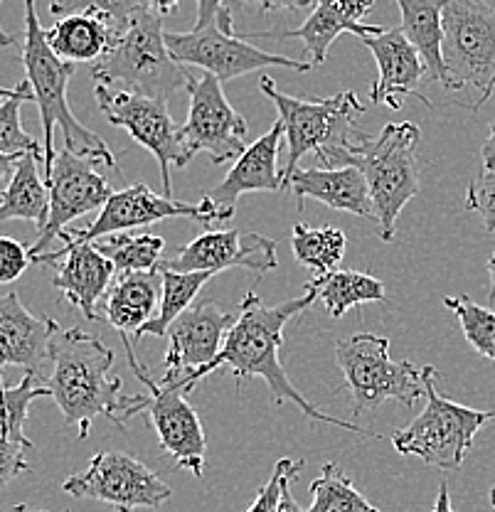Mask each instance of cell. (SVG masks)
<instances>
[{
  "label": "cell",
  "mask_w": 495,
  "mask_h": 512,
  "mask_svg": "<svg viewBox=\"0 0 495 512\" xmlns=\"http://www.w3.org/2000/svg\"><path fill=\"white\" fill-rule=\"evenodd\" d=\"M121 343H124L126 360H129L133 375L148 389V399H151L148 416H151L161 448L173 458L175 466L185 468L195 478H200L202 471H205L207 441L198 412L190 407L188 399L178 387H168V384L153 380L151 372L136 360V350H133L129 335H121Z\"/></svg>",
  "instance_id": "obj_15"
},
{
  "label": "cell",
  "mask_w": 495,
  "mask_h": 512,
  "mask_svg": "<svg viewBox=\"0 0 495 512\" xmlns=\"http://www.w3.org/2000/svg\"><path fill=\"white\" fill-rule=\"evenodd\" d=\"M289 188L296 195L298 212H303L306 197H313L333 210L375 220L370 185L358 168H298Z\"/></svg>",
  "instance_id": "obj_24"
},
{
  "label": "cell",
  "mask_w": 495,
  "mask_h": 512,
  "mask_svg": "<svg viewBox=\"0 0 495 512\" xmlns=\"http://www.w3.org/2000/svg\"><path fill=\"white\" fill-rule=\"evenodd\" d=\"M173 8V0L170 3L143 0L126 35L119 37L106 50V55L92 64L89 74L94 82L163 101H168L178 89L188 87L193 74L173 60L165 42L163 18Z\"/></svg>",
  "instance_id": "obj_5"
},
{
  "label": "cell",
  "mask_w": 495,
  "mask_h": 512,
  "mask_svg": "<svg viewBox=\"0 0 495 512\" xmlns=\"http://www.w3.org/2000/svg\"><path fill=\"white\" fill-rule=\"evenodd\" d=\"M491 505H493V510H495V483H493V488H491Z\"/></svg>",
  "instance_id": "obj_44"
},
{
  "label": "cell",
  "mask_w": 495,
  "mask_h": 512,
  "mask_svg": "<svg viewBox=\"0 0 495 512\" xmlns=\"http://www.w3.org/2000/svg\"><path fill=\"white\" fill-rule=\"evenodd\" d=\"M158 291H163V279L156 274H119L114 286L101 301V313L119 335L136 340L138 330L151 323L153 308L158 303Z\"/></svg>",
  "instance_id": "obj_26"
},
{
  "label": "cell",
  "mask_w": 495,
  "mask_h": 512,
  "mask_svg": "<svg viewBox=\"0 0 495 512\" xmlns=\"http://www.w3.org/2000/svg\"><path fill=\"white\" fill-rule=\"evenodd\" d=\"M444 3L446 0H397L402 13V32L422 55L431 79L449 84L444 62Z\"/></svg>",
  "instance_id": "obj_27"
},
{
  "label": "cell",
  "mask_w": 495,
  "mask_h": 512,
  "mask_svg": "<svg viewBox=\"0 0 495 512\" xmlns=\"http://www.w3.org/2000/svg\"><path fill=\"white\" fill-rule=\"evenodd\" d=\"M5 512H47V510H35V508H30V505L20 503V505H15V508H10V510H5Z\"/></svg>",
  "instance_id": "obj_43"
},
{
  "label": "cell",
  "mask_w": 495,
  "mask_h": 512,
  "mask_svg": "<svg viewBox=\"0 0 495 512\" xmlns=\"http://www.w3.org/2000/svg\"><path fill=\"white\" fill-rule=\"evenodd\" d=\"M3 99V106H0V156L20 158L35 153V156H42V163H45V151L40 148V141L30 136L20 121V106L35 101L33 84L23 79L15 89H5Z\"/></svg>",
  "instance_id": "obj_33"
},
{
  "label": "cell",
  "mask_w": 495,
  "mask_h": 512,
  "mask_svg": "<svg viewBox=\"0 0 495 512\" xmlns=\"http://www.w3.org/2000/svg\"><path fill=\"white\" fill-rule=\"evenodd\" d=\"M286 141V131L281 121H276L262 138L244 151V156L234 160L230 173L222 178L210 192L207 200L232 220L237 200L244 192H281L284 190V170H279V148Z\"/></svg>",
  "instance_id": "obj_20"
},
{
  "label": "cell",
  "mask_w": 495,
  "mask_h": 512,
  "mask_svg": "<svg viewBox=\"0 0 495 512\" xmlns=\"http://www.w3.org/2000/svg\"><path fill=\"white\" fill-rule=\"evenodd\" d=\"M422 131L412 121L387 124L377 136H367L353 148H338L316 158V168H358L370 185L375 222L380 237L392 242L397 232V217L419 192L417 148Z\"/></svg>",
  "instance_id": "obj_4"
},
{
  "label": "cell",
  "mask_w": 495,
  "mask_h": 512,
  "mask_svg": "<svg viewBox=\"0 0 495 512\" xmlns=\"http://www.w3.org/2000/svg\"><path fill=\"white\" fill-rule=\"evenodd\" d=\"M427 407L409 426L399 429L392 446L402 456H417L439 471H459L471 453L476 434L495 419V409H471L436 392L439 372L422 367Z\"/></svg>",
  "instance_id": "obj_8"
},
{
  "label": "cell",
  "mask_w": 495,
  "mask_h": 512,
  "mask_svg": "<svg viewBox=\"0 0 495 512\" xmlns=\"http://www.w3.org/2000/svg\"><path fill=\"white\" fill-rule=\"evenodd\" d=\"M466 210L476 212L483 227L495 234V170H481L466 192Z\"/></svg>",
  "instance_id": "obj_37"
},
{
  "label": "cell",
  "mask_w": 495,
  "mask_h": 512,
  "mask_svg": "<svg viewBox=\"0 0 495 512\" xmlns=\"http://www.w3.org/2000/svg\"><path fill=\"white\" fill-rule=\"evenodd\" d=\"M345 247H348V239H345L343 229L338 227L316 229L298 222L294 227V237H291L294 259L311 271L313 279L338 271V264L345 256Z\"/></svg>",
  "instance_id": "obj_30"
},
{
  "label": "cell",
  "mask_w": 495,
  "mask_h": 512,
  "mask_svg": "<svg viewBox=\"0 0 495 512\" xmlns=\"http://www.w3.org/2000/svg\"><path fill=\"white\" fill-rule=\"evenodd\" d=\"M94 96H97L101 114L109 119V124L126 128L133 141L141 143L156 156L158 165H161L163 195L173 197L170 168L173 165L185 168L193 158L188 156L183 141H180V126L170 116L168 101L121 92V89L104 87V84L94 87Z\"/></svg>",
  "instance_id": "obj_12"
},
{
  "label": "cell",
  "mask_w": 495,
  "mask_h": 512,
  "mask_svg": "<svg viewBox=\"0 0 495 512\" xmlns=\"http://www.w3.org/2000/svg\"><path fill=\"white\" fill-rule=\"evenodd\" d=\"M316 301V293L311 288H303V296L289 298V301L279 303V306H264L262 298L254 291H249L242 298V303H239V320L232 328V333L227 335V343L220 355L198 372H185V375L178 377H161L158 382L168 384V387H178L180 392L188 394L193 392L195 384L205 380L207 375H212L217 367H230L237 389H242L244 380H249V377H262L269 384L271 402L276 407H281L284 402H294L311 421H321V424L345 429L350 434L375 436V439H380V434H372L370 429H363V426L353 424V421L335 419V416L323 414L286 377V370L279 357L281 345H284V328L291 318L301 316Z\"/></svg>",
  "instance_id": "obj_1"
},
{
  "label": "cell",
  "mask_w": 495,
  "mask_h": 512,
  "mask_svg": "<svg viewBox=\"0 0 495 512\" xmlns=\"http://www.w3.org/2000/svg\"><path fill=\"white\" fill-rule=\"evenodd\" d=\"M335 362L353 392L355 416L377 409L387 399L414 407L419 399L427 397L422 370L409 360H392L390 338L372 333L350 335L335 343Z\"/></svg>",
  "instance_id": "obj_9"
},
{
  "label": "cell",
  "mask_w": 495,
  "mask_h": 512,
  "mask_svg": "<svg viewBox=\"0 0 495 512\" xmlns=\"http://www.w3.org/2000/svg\"><path fill=\"white\" fill-rule=\"evenodd\" d=\"M262 92L274 101L286 131L289 156L284 168V188H289L291 175L298 170V160L306 158L308 153L321 158L328 151L353 148L367 136L355 126V116L365 114V106L360 104L355 92H340L328 99H308V96L298 99L276 89L274 79L266 74L262 77Z\"/></svg>",
  "instance_id": "obj_7"
},
{
  "label": "cell",
  "mask_w": 495,
  "mask_h": 512,
  "mask_svg": "<svg viewBox=\"0 0 495 512\" xmlns=\"http://www.w3.org/2000/svg\"><path fill=\"white\" fill-rule=\"evenodd\" d=\"M175 217H183V220H193L200 224L227 222V217L207 197H202L198 205H190V202H178L175 197L158 195L148 185L138 183L114 192L111 200L104 205V210L97 215V220L89 224V227L62 232L60 239L65 242V247L60 252L35 256L33 264L55 266L62 256L72 252L79 244H97L104 242V237H111V234H126L133 232V229L148 227L153 222L175 220Z\"/></svg>",
  "instance_id": "obj_11"
},
{
  "label": "cell",
  "mask_w": 495,
  "mask_h": 512,
  "mask_svg": "<svg viewBox=\"0 0 495 512\" xmlns=\"http://www.w3.org/2000/svg\"><path fill=\"white\" fill-rule=\"evenodd\" d=\"M114 271L116 266L101 256L94 244H79L55 264L52 286L65 301L79 308L84 318L99 320L97 303L104 301L109 288L114 286Z\"/></svg>",
  "instance_id": "obj_22"
},
{
  "label": "cell",
  "mask_w": 495,
  "mask_h": 512,
  "mask_svg": "<svg viewBox=\"0 0 495 512\" xmlns=\"http://www.w3.org/2000/svg\"><path fill=\"white\" fill-rule=\"evenodd\" d=\"M185 89L190 94V109L188 121L180 126V141L188 156L195 158V153L207 151L215 165L242 158L247 151V121L232 109L220 79L207 72L200 77L193 74Z\"/></svg>",
  "instance_id": "obj_14"
},
{
  "label": "cell",
  "mask_w": 495,
  "mask_h": 512,
  "mask_svg": "<svg viewBox=\"0 0 495 512\" xmlns=\"http://www.w3.org/2000/svg\"><path fill=\"white\" fill-rule=\"evenodd\" d=\"M47 397L45 387L33 375H25L23 382L3 389V439H0V478L3 485L30 471L25 461V451H33L35 444L25 436L30 404L35 399Z\"/></svg>",
  "instance_id": "obj_25"
},
{
  "label": "cell",
  "mask_w": 495,
  "mask_h": 512,
  "mask_svg": "<svg viewBox=\"0 0 495 512\" xmlns=\"http://www.w3.org/2000/svg\"><path fill=\"white\" fill-rule=\"evenodd\" d=\"M111 365L114 350L106 348L97 335L72 328L52 340V367L45 380L37 382L65 414V426H77L82 441L97 416H106L111 424L126 429L129 419L148 412V394H121L124 382L109 375Z\"/></svg>",
  "instance_id": "obj_2"
},
{
  "label": "cell",
  "mask_w": 495,
  "mask_h": 512,
  "mask_svg": "<svg viewBox=\"0 0 495 512\" xmlns=\"http://www.w3.org/2000/svg\"><path fill=\"white\" fill-rule=\"evenodd\" d=\"M444 306L459 318L468 345L495 362V311L478 306L468 296H444Z\"/></svg>",
  "instance_id": "obj_35"
},
{
  "label": "cell",
  "mask_w": 495,
  "mask_h": 512,
  "mask_svg": "<svg viewBox=\"0 0 495 512\" xmlns=\"http://www.w3.org/2000/svg\"><path fill=\"white\" fill-rule=\"evenodd\" d=\"M62 333L52 316H33L18 291L0 298V365L23 367L25 375L45 380L52 367V340Z\"/></svg>",
  "instance_id": "obj_19"
},
{
  "label": "cell",
  "mask_w": 495,
  "mask_h": 512,
  "mask_svg": "<svg viewBox=\"0 0 495 512\" xmlns=\"http://www.w3.org/2000/svg\"><path fill=\"white\" fill-rule=\"evenodd\" d=\"M375 8V3L365 0V3H345V0H321V3L313 5V13L308 15L306 23L301 28L284 32L286 40H301L306 47L308 57H311L313 67L323 64L328 60V50L335 42V37L343 35V32H353L360 40L365 37H377L385 32L382 25H367L363 18L370 10Z\"/></svg>",
  "instance_id": "obj_23"
},
{
  "label": "cell",
  "mask_w": 495,
  "mask_h": 512,
  "mask_svg": "<svg viewBox=\"0 0 495 512\" xmlns=\"http://www.w3.org/2000/svg\"><path fill=\"white\" fill-rule=\"evenodd\" d=\"M99 160L77 156L72 151L57 153L55 168H52L47 188H50V220L45 229L37 234L35 244L30 247V259L47 254V247L55 237L67 232V224L77 217L89 215L94 210H104L111 200L109 180L97 170Z\"/></svg>",
  "instance_id": "obj_16"
},
{
  "label": "cell",
  "mask_w": 495,
  "mask_h": 512,
  "mask_svg": "<svg viewBox=\"0 0 495 512\" xmlns=\"http://www.w3.org/2000/svg\"><path fill=\"white\" fill-rule=\"evenodd\" d=\"M444 62L449 92L476 89L481 109L495 89V3L488 0H446Z\"/></svg>",
  "instance_id": "obj_10"
},
{
  "label": "cell",
  "mask_w": 495,
  "mask_h": 512,
  "mask_svg": "<svg viewBox=\"0 0 495 512\" xmlns=\"http://www.w3.org/2000/svg\"><path fill=\"white\" fill-rule=\"evenodd\" d=\"M363 45L372 52L380 67V77L370 89L372 104L402 109L404 99L417 92L419 79L427 72L422 55L414 50L402 28L385 30L377 37H365Z\"/></svg>",
  "instance_id": "obj_21"
},
{
  "label": "cell",
  "mask_w": 495,
  "mask_h": 512,
  "mask_svg": "<svg viewBox=\"0 0 495 512\" xmlns=\"http://www.w3.org/2000/svg\"><path fill=\"white\" fill-rule=\"evenodd\" d=\"M161 271L163 279V291H161V311L158 316L151 320V323L143 325L138 330L136 340L146 338V335H156V338H163L168 335V328L175 323L185 311L193 308V301L198 298L202 286L212 279L215 274H175V271Z\"/></svg>",
  "instance_id": "obj_32"
},
{
  "label": "cell",
  "mask_w": 495,
  "mask_h": 512,
  "mask_svg": "<svg viewBox=\"0 0 495 512\" xmlns=\"http://www.w3.org/2000/svg\"><path fill=\"white\" fill-rule=\"evenodd\" d=\"M30 249H25L23 244L15 242L13 237L0 239V281L3 284H13L30 264Z\"/></svg>",
  "instance_id": "obj_38"
},
{
  "label": "cell",
  "mask_w": 495,
  "mask_h": 512,
  "mask_svg": "<svg viewBox=\"0 0 495 512\" xmlns=\"http://www.w3.org/2000/svg\"><path fill=\"white\" fill-rule=\"evenodd\" d=\"M488 276H491V288H488V298L495 301V252L488 259Z\"/></svg>",
  "instance_id": "obj_42"
},
{
  "label": "cell",
  "mask_w": 495,
  "mask_h": 512,
  "mask_svg": "<svg viewBox=\"0 0 495 512\" xmlns=\"http://www.w3.org/2000/svg\"><path fill=\"white\" fill-rule=\"evenodd\" d=\"M303 471L301 458H281L276 461L274 473H271L269 483L259 490L257 500L247 512H286L284 508V493L291 488L294 478Z\"/></svg>",
  "instance_id": "obj_36"
},
{
  "label": "cell",
  "mask_w": 495,
  "mask_h": 512,
  "mask_svg": "<svg viewBox=\"0 0 495 512\" xmlns=\"http://www.w3.org/2000/svg\"><path fill=\"white\" fill-rule=\"evenodd\" d=\"M37 163H42V156H35V153L18 160L13 178L3 188L0 220H30L37 224V234H40L50 220V188L45 178L37 173Z\"/></svg>",
  "instance_id": "obj_28"
},
{
  "label": "cell",
  "mask_w": 495,
  "mask_h": 512,
  "mask_svg": "<svg viewBox=\"0 0 495 512\" xmlns=\"http://www.w3.org/2000/svg\"><path fill=\"white\" fill-rule=\"evenodd\" d=\"M239 311H222L217 303L200 301L168 328L165 375L178 377L198 372L210 365L227 343V335L237 325Z\"/></svg>",
  "instance_id": "obj_18"
},
{
  "label": "cell",
  "mask_w": 495,
  "mask_h": 512,
  "mask_svg": "<svg viewBox=\"0 0 495 512\" xmlns=\"http://www.w3.org/2000/svg\"><path fill=\"white\" fill-rule=\"evenodd\" d=\"M311 498L313 503L306 512H380L335 463L321 468V476L311 483Z\"/></svg>",
  "instance_id": "obj_34"
},
{
  "label": "cell",
  "mask_w": 495,
  "mask_h": 512,
  "mask_svg": "<svg viewBox=\"0 0 495 512\" xmlns=\"http://www.w3.org/2000/svg\"><path fill=\"white\" fill-rule=\"evenodd\" d=\"M165 42L178 64H195L202 72L212 74L220 82L242 77L266 67L294 69V72H311V62L291 60V57L274 55L262 47L252 45L234 32L232 5L200 0L198 23L188 32H165Z\"/></svg>",
  "instance_id": "obj_6"
},
{
  "label": "cell",
  "mask_w": 495,
  "mask_h": 512,
  "mask_svg": "<svg viewBox=\"0 0 495 512\" xmlns=\"http://www.w3.org/2000/svg\"><path fill=\"white\" fill-rule=\"evenodd\" d=\"M276 242L257 232H222L198 234L193 242L185 244L173 259H165L161 269L175 274H220L225 269H247L252 274L264 276L276 269Z\"/></svg>",
  "instance_id": "obj_17"
},
{
  "label": "cell",
  "mask_w": 495,
  "mask_h": 512,
  "mask_svg": "<svg viewBox=\"0 0 495 512\" xmlns=\"http://www.w3.org/2000/svg\"><path fill=\"white\" fill-rule=\"evenodd\" d=\"M284 508L286 512H306L301 505H298V500L294 498V493H291V488L284 493Z\"/></svg>",
  "instance_id": "obj_41"
},
{
  "label": "cell",
  "mask_w": 495,
  "mask_h": 512,
  "mask_svg": "<svg viewBox=\"0 0 495 512\" xmlns=\"http://www.w3.org/2000/svg\"><path fill=\"white\" fill-rule=\"evenodd\" d=\"M431 512H454V505H451V498H449V483H446V480H441L439 483V495H436L434 510Z\"/></svg>",
  "instance_id": "obj_40"
},
{
  "label": "cell",
  "mask_w": 495,
  "mask_h": 512,
  "mask_svg": "<svg viewBox=\"0 0 495 512\" xmlns=\"http://www.w3.org/2000/svg\"><path fill=\"white\" fill-rule=\"evenodd\" d=\"M62 490L72 498L99 500L116 512H133L138 508L156 510L173 495L170 485H165L158 473L121 451L97 453L87 471L67 478Z\"/></svg>",
  "instance_id": "obj_13"
},
{
  "label": "cell",
  "mask_w": 495,
  "mask_h": 512,
  "mask_svg": "<svg viewBox=\"0 0 495 512\" xmlns=\"http://www.w3.org/2000/svg\"><path fill=\"white\" fill-rule=\"evenodd\" d=\"M94 247L119 274H156L163 264L165 239L151 232H126L97 242Z\"/></svg>",
  "instance_id": "obj_31"
},
{
  "label": "cell",
  "mask_w": 495,
  "mask_h": 512,
  "mask_svg": "<svg viewBox=\"0 0 495 512\" xmlns=\"http://www.w3.org/2000/svg\"><path fill=\"white\" fill-rule=\"evenodd\" d=\"M483 158V170H495V121L491 124V131H488L486 143L481 148Z\"/></svg>",
  "instance_id": "obj_39"
},
{
  "label": "cell",
  "mask_w": 495,
  "mask_h": 512,
  "mask_svg": "<svg viewBox=\"0 0 495 512\" xmlns=\"http://www.w3.org/2000/svg\"><path fill=\"white\" fill-rule=\"evenodd\" d=\"M316 293L318 301L326 306L333 318H343L350 308H363V303H385V284L370 274H360L353 269H338L333 274L311 279L306 284Z\"/></svg>",
  "instance_id": "obj_29"
},
{
  "label": "cell",
  "mask_w": 495,
  "mask_h": 512,
  "mask_svg": "<svg viewBox=\"0 0 495 512\" xmlns=\"http://www.w3.org/2000/svg\"><path fill=\"white\" fill-rule=\"evenodd\" d=\"M23 67L28 74V82L35 89V104L40 109L42 121V151H45V183L50 180L52 168L57 160L55 148V128L60 126L65 138L67 151L77 156L94 158L104 163L106 168H119L114 153L104 143L99 133L87 128L77 116L72 114L67 101L69 79L74 74V64L60 60L47 45V30L37 20L35 3H25V35H23Z\"/></svg>",
  "instance_id": "obj_3"
}]
</instances>
